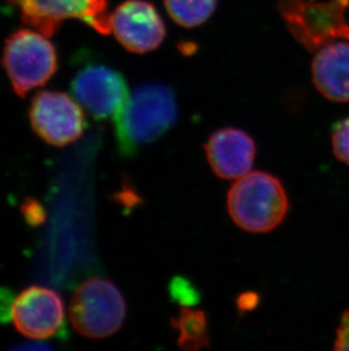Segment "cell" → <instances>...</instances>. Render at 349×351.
I'll return each mask as SVG.
<instances>
[{
  "label": "cell",
  "mask_w": 349,
  "mask_h": 351,
  "mask_svg": "<svg viewBox=\"0 0 349 351\" xmlns=\"http://www.w3.org/2000/svg\"><path fill=\"white\" fill-rule=\"evenodd\" d=\"M178 117L176 93L160 83L136 86L115 117L117 148L122 156L132 157L143 147L160 139Z\"/></svg>",
  "instance_id": "cell-1"
},
{
  "label": "cell",
  "mask_w": 349,
  "mask_h": 351,
  "mask_svg": "<svg viewBox=\"0 0 349 351\" xmlns=\"http://www.w3.org/2000/svg\"><path fill=\"white\" fill-rule=\"evenodd\" d=\"M233 222L250 233H268L283 223L289 198L283 182L270 173L255 171L242 176L228 191Z\"/></svg>",
  "instance_id": "cell-2"
},
{
  "label": "cell",
  "mask_w": 349,
  "mask_h": 351,
  "mask_svg": "<svg viewBox=\"0 0 349 351\" xmlns=\"http://www.w3.org/2000/svg\"><path fill=\"white\" fill-rule=\"evenodd\" d=\"M1 62L21 98L49 82L58 70L55 46L44 34L30 29H20L7 38Z\"/></svg>",
  "instance_id": "cell-3"
},
{
  "label": "cell",
  "mask_w": 349,
  "mask_h": 351,
  "mask_svg": "<svg viewBox=\"0 0 349 351\" xmlns=\"http://www.w3.org/2000/svg\"><path fill=\"white\" fill-rule=\"evenodd\" d=\"M70 318L73 328L82 337L108 338L125 322V298L108 278H89L79 285L70 299Z\"/></svg>",
  "instance_id": "cell-4"
},
{
  "label": "cell",
  "mask_w": 349,
  "mask_h": 351,
  "mask_svg": "<svg viewBox=\"0 0 349 351\" xmlns=\"http://www.w3.org/2000/svg\"><path fill=\"white\" fill-rule=\"evenodd\" d=\"M348 7L349 0H283L279 8L294 37L316 51L326 43L349 39Z\"/></svg>",
  "instance_id": "cell-5"
},
{
  "label": "cell",
  "mask_w": 349,
  "mask_h": 351,
  "mask_svg": "<svg viewBox=\"0 0 349 351\" xmlns=\"http://www.w3.org/2000/svg\"><path fill=\"white\" fill-rule=\"evenodd\" d=\"M24 23L53 37L65 21L79 20L98 34L112 32L107 0H7Z\"/></svg>",
  "instance_id": "cell-6"
},
{
  "label": "cell",
  "mask_w": 349,
  "mask_h": 351,
  "mask_svg": "<svg viewBox=\"0 0 349 351\" xmlns=\"http://www.w3.org/2000/svg\"><path fill=\"white\" fill-rule=\"evenodd\" d=\"M29 117L34 132L50 146H68L86 129L81 105L62 91L42 90L36 93L31 101Z\"/></svg>",
  "instance_id": "cell-7"
},
{
  "label": "cell",
  "mask_w": 349,
  "mask_h": 351,
  "mask_svg": "<svg viewBox=\"0 0 349 351\" xmlns=\"http://www.w3.org/2000/svg\"><path fill=\"white\" fill-rule=\"evenodd\" d=\"M70 91L74 99L96 121L115 117L129 95L122 74L98 62H88L76 71Z\"/></svg>",
  "instance_id": "cell-8"
},
{
  "label": "cell",
  "mask_w": 349,
  "mask_h": 351,
  "mask_svg": "<svg viewBox=\"0 0 349 351\" xmlns=\"http://www.w3.org/2000/svg\"><path fill=\"white\" fill-rule=\"evenodd\" d=\"M14 326L34 340L60 338L66 335V312L63 298L53 289L31 285L24 289L10 307Z\"/></svg>",
  "instance_id": "cell-9"
},
{
  "label": "cell",
  "mask_w": 349,
  "mask_h": 351,
  "mask_svg": "<svg viewBox=\"0 0 349 351\" xmlns=\"http://www.w3.org/2000/svg\"><path fill=\"white\" fill-rule=\"evenodd\" d=\"M112 32L126 50L145 53L157 49L166 37L158 10L145 0H126L110 15Z\"/></svg>",
  "instance_id": "cell-10"
},
{
  "label": "cell",
  "mask_w": 349,
  "mask_h": 351,
  "mask_svg": "<svg viewBox=\"0 0 349 351\" xmlns=\"http://www.w3.org/2000/svg\"><path fill=\"white\" fill-rule=\"evenodd\" d=\"M205 155L214 174L224 180L240 179L253 167L257 146L242 129L224 128L211 134L205 145Z\"/></svg>",
  "instance_id": "cell-11"
},
{
  "label": "cell",
  "mask_w": 349,
  "mask_h": 351,
  "mask_svg": "<svg viewBox=\"0 0 349 351\" xmlns=\"http://www.w3.org/2000/svg\"><path fill=\"white\" fill-rule=\"evenodd\" d=\"M314 86L333 103L349 101V43L338 40L316 50L312 63Z\"/></svg>",
  "instance_id": "cell-12"
},
{
  "label": "cell",
  "mask_w": 349,
  "mask_h": 351,
  "mask_svg": "<svg viewBox=\"0 0 349 351\" xmlns=\"http://www.w3.org/2000/svg\"><path fill=\"white\" fill-rule=\"evenodd\" d=\"M172 324L178 331L177 343L181 349L196 351L210 346L208 319L203 311L181 308L179 317L172 319Z\"/></svg>",
  "instance_id": "cell-13"
},
{
  "label": "cell",
  "mask_w": 349,
  "mask_h": 351,
  "mask_svg": "<svg viewBox=\"0 0 349 351\" xmlns=\"http://www.w3.org/2000/svg\"><path fill=\"white\" fill-rule=\"evenodd\" d=\"M218 0H165L169 16L183 27H196L210 19Z\"/></svg>",
  "instance_id": "cell-14"
},
{
  "label": "cell",
  "mask_w": 349,
  "mask_h": 351,
  "mask_svg": "<svg viewBox=\"0 0 349 351\" xmlns=\"http://www.w3.org/2000/svg\"><path fill=\"white\" fill-rule=\"evenodd\" d=\"M331 143L336 158L349 166V117L333 125Z\"/></svg>",
  "instance_id": "cell-15"
},
{
  "label": "cell",
  "mask_w": 349,
  "mask_h": 351,
  "mask_svg": "<svg viewBox=\"0 0 349 351\" xmlns=\"http://www.w3.org/2000/svg\"><path fill=\"white\" fill-rule=\"evenodd\" d=\"M333 349L336 351H349V309H346L340 317Z\"/></svg>",
  "instance_id": "cell-16"
},
{
  "label": "cell",
  "mask_w": 349,
  "mask_h": 351,
  "mask_svg": "<svg viewBox=\"0 0 349 351\" xmlns=\"http://www.w3.org/2000/svg\"><path fill=\"white\" fill-rule=\"evenodd\" d=\"M23 212L24 215L31 224H39L44 219V213H43L42 208L40 207L38 202H34L32 199H29L27 204H24Z\"/></svg>",
  "instance_id": "cell-17"
},
{
  "label": "cell",
  "mask_w": 349,
  "mask_h": 351,
  "mask_svg": "<svg viewBox=\"0 0 349 351\" xmlns=\"http://www.w3.org/2000/svg\"><path fill=\"white\" fill-rule=\"evenodd\" d=\"M186 281H179V280H174V285L172 287V297L177 299V300H181V302H194L195 291L192 290L191 287H186Z\"/></svg>",
  "instance_id": "cell-18"
}]
</instances>
